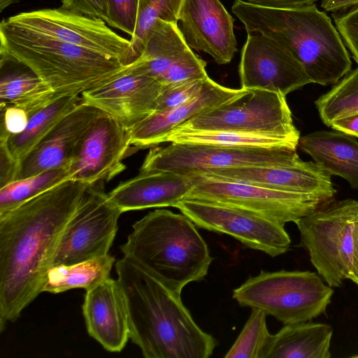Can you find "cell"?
Here are the masks:
<instances>
[{"mask_svg": "<svg viewBox=\"0 0 358 358\" xmlns=\"http://www.w3.org/2000/svg\"><path fill=\"white\" fill-rule=\"evenodd\" d=\"M90 184L67 180L0 215V330L41 292L66 227Z\"/></svg>", "mask_w": 358, "mask_h": 358, "instance_id": "6da1fadb", "label": "cell"}, {"mask_svg": "<svg viewBox=\"0 0 358 358\" xmlns=\"http://www.w3.org/2000/svg\"><path fill=\"white\" fill-rule=\"evenodd\" d=\"M129 314L130 339L145 358H208L216 341L195 322L181 296L127 257L115 263Z\"/></svg>", "mask_w": 358, "mask_h": 358, "instance_id": "7a4b0ae2", "label": "cell"}, {"mask_svg": "<svg viewBox=\"0 0 358 358\" xmlns=\"http://www.w3.org/2000/svg\"><path fill=\"white\" fill-rule=\"evenodd\" d=\"M231 11L248 34L271 37L303 65L311 83L336 84L351 69L349 53L330 17L315 4L284 10L235 0Z\"/></svg>", "mask_w": 358, "mask_h": 358, "instance_id": "3957f363", "label": "cell"}, {"mask_svg": "<svg viewBox=\"0 0 358 358\" xmlns=\"http://www.w3.org/2000/svg\"><path fill=\"white\" fill-rule=\"evenodd\" d=\"M120 250L180 296L186 285L206 277L213 260L195 224L165 209L136 221Z\"/></svg>", "mask_w": 358, "mask_h": 358, "instance_id": "277c9868", "label": "cell"}, {"mask_svg": "<svg viewBox=\"0 0 358 358\" xmlns=\"http://www.w3.org/2000/svg\"><path fill=\"white\" fill-rule=\"evenodd\" d=\"M1 65L13 61L62 96L80 94L121 75L128 66L92 50L0 23Z\"/></svg>", "mask_w": 358, "mask_h": 358, "instance_id": "5b68a950", "label": "cell"}, {"mask_svg": "<svg viewBox=\"0 0 358 358\" xmlns=\"http://www.w3.org/2000/svg\"><path fill=\"white\" fill-rule=\"evenodd\" d=\"M334 290L316 273L262 271L234 289L243 307L259 308L284 324L310 322L325 313Z\"/></svg>", "mask_w": 358, "mask_h": 358, "instance_id": "8992f818", "label": "cell"}, {"mask_svg": "<svg viewBox=\"0 0 358 358\" xmlns=\"http://www.w3.org/2000/svg\"><path fill=\"white\" fill-rule=\"evenodd\" d=\"M176 130L260 134L285 138L297 145L300 138L286 96L257 89L243 90L237 96L203 112Z\"/></svg>", "mask_w": 358, "mask_h": 358, "instance_id": "52a82bcc", "label": "cell"}, {"mask_svg": "<svg viewBox=\"0 0 358 358\" xmlns=\"http://www.w3.org/2000/svg\"><path fill=\"white\" fill-rule=\"evenodd\" d=\"M327 203L295 224L301 245L308 252L319 275L329 286L338 287L349 277L358 201Z\"/></svg>", "mask_w": 358, "mask_h": 358, "instance_id": "ba28073f", "label": "cell"}, {"mask_svg": "<svg viewBox=\"0 0 358 358\" xmlns=\"http://www.w3.org/2000/svg\"><path fill=\"white\" fill-rule=\"evenodd\" d=\"M192 188L184 199L221 203L285 225L296 222L329 201L316 196L285 192L189 173Z\"/></svg>", "mask_w": 358, "mask_h": 358, "instance_id": "9c48e42d", "label": "cell"}, {"mask_svg": "<svg viewBox=\"0 0 358 358\" xmlns=\"http://www.w3.org/2000/svg\"><path fill=\"white\" fill-rule=\"evenodd\" d=\"M299 158L296 148H234L171 143L151 148L140 172L173 171L183 173L248 166H271Z\"/></svg>", "mask_w": 358, "mask_h": 358, "instance_id": "30bf717a", "label": "cell"}, {"mask_svg": "<svg viewBox=\"0 0 358 358\" xmlns=\"http://www.w3.org/2000/svg\"><path fill=\"white\" fill-rule=\"evenodd\" d=\"M122 213L106 193L103 181L90 184L66 227L52 266L108 255Z\"/></svg>", "mask_w": 358, "mask_h": 358, "instance_id": "8fae6325", "label": "cell"}, {"mask_svg": "<svg viewBox=\"0 0 358 358\" xmlns=\"http://www.w3.org/2000/svg\"><path fill=\"white\" fill-rule=\"evenodd\" d=\"M8 24L71 43L129 65L130 40L118 35L100 18L58 8H45L3 19Z\"/></svg>", "mask_w": 358, "mask_h": 358, "instance_id": "7c38bea8", "label": "cell"}, {"mask_svg": "<svg viewBox=\"0 0 358 358\" xmlns=\"http://www.w3.org/2000/svg\"><path fill=\"white\" fill-rule=\"evenodd\" d=\"M195 225L224 234L248 248L273 257L289 248L291 239L283 224L257 214L215 202L182 199L175 206Z\"/></svg>", "mask_w": 358, "mask_h": 358, "instance_id": "4fadbf2b", "label": "cell"}, {"mask_svg": "<svg viewBox=\"0 0 358 358\" xmlns=\"http://www.w3.org/2000/svg\"><path fill=\"white\" fill-rule=\"evenodd\" d=\"M241 89L289 93L310 83L301 62L275 39L248 34L239 64Z\"/></svg>", "mask_w": 358, "mask_h": 358, "instance_id": "5bb4252c", "label": "cell"}, {"mask_svg": "<svg viewBox=\"0 0 358 358\" xmlns=\"http://www.w3.org/2000/svg\"><path fill=\"white\" fill-rule=\"evenodd\" d=\"M131 147L127 130L103 114L77 147L69 166L70 180L88 184L110 180L125 169L122 160Z\"/></svg>", "mask_w": 358, "mask_h": 358, "instance_id": "9a60e30c", "label": "cell"}, {"mask_svg": "<svg viewBox=\"0 0 358 358\" xmlns=\"http://www.w3.org/2000/svg\"><path fill=\"white\" fill-rule=\"evenodd\" d=\"M215 178L269 189L310 194L330 201L336 190L331 175L313 162L300 157L287 164L236 166L196 172Z\"/></svg>", "mask_w": 358, "mask_h": 358, "instance_id": "2e32d148", "label": "cell"}, {"mask_svg": "<svg viewBox=\"0 0 358 358\" xmlns=\"http://www.w3.org/2000/svg\"><path fill=\"white\" fill-rule=\"evenodd\" d=\"M163 85L157 80L126 70L111 80L81 94L127 130L155 111Z\"/></svg>", "mask_w": 358, "mask_h": 358, "instance_id": "e0dca14e", "label": "cell"}, {"mask_svg": "<svg viewBox=\"0 0 358 358\" xmlns=\"http://www.w3.org/2000/svg\"><path fill=\"white\" fill-rule=\"evenodd\" d=\"M234 20L220 0H185L179 29L192 50L205 52L217 64H225L237 51Z\"/></svg>", "mask_w": 358, "mask_h": 358, "instance_id": "ac0fdd59", "label": "cell"}, {"mask_svg": "<svg viewBox=\"0 0 358 358\" xmlns=\"http://www.w3.org/2000/svg\"><path fill=\"white\" fill-rule=\"evenodd\" d=\"M104 113L82 100L20 162L16 180L69 166L84 135Z\"/></svg>", "mask_w": 358, "mask_h": 358, "instance_id": "d6986e66", "label": "cell"}, {"mask_svg": "<svg viewBox=\"0 0 358 358\" xmlns=\"http://www.w3.org/2000/svg\"><path fill=\"white\" fill-rule=\"evenodd\" d=\"M89 335L106 350L120 352L130 338L127 302L118 280L110 277L87 290L82 306Z\"/></svg>", "mask_w": 358, "mask_h": 358, "instance_id": "ffe728a7", "label": "cell"}, {"mask_svg": "<svg viewBox=\"0 0 358 358\" xmlns=\"http://www.w3.org/2000/svg\"><path fill=\"white\" fill-rule=\"evenodd\" d=\"M243 90L224 87L208 77L201 91L185 103L155 111L128 129L130 145L143 148L164 143L176 129L203 112L237 96Z\"/></svg>", "mask_w": 358, "mask_h": 358, "instance_id": "44dd1931", "label": "cell"}, {"mask_svg": "<svg viewBox=\"0 0 358 358\" xmlns=\"http://www.w3.org/2000/svg\"><path fill=\"white\" fill-rule=\"evenodd\" d=\"M192 188L190 176L173 171L139 172L108 193L122 213L152 208L175 207Z\"/></svg>", "mask_w": 358, "mask_h": 358, "instance_id": "7402d4cb", "label": "cell"}, {"mask_svg": "<svg viewBox=\"0 0 358 358\" xmlns=\"http://www.w3.org/2000/svg\"><path fill=\"white\" fill-rule=\"evenodd\" d=\"M197 55L187 45L178 24L157 20L148 32L141 55L128 70L159 80Z\"/></svg>", "mask_w": 358, "mask_h": 358, "instance_id": "603a6c76", "label": "cell"}, {"mask_svg": "<svg viewBox=\"0 0 358 358\" xmlns=\"http://www.w3.org/2000/svg\"><path fill=\"white\" fill-rule=\"evenodd\" d=\"M298 145L329 174L358 189V141L354 136L340 131H315L301 137Z\"/></svg>", "mask_w": 358, "mask_h": 358, "instance_id": "cb8c5ba5", "label": "cell"}, {"mask_svg": "<svg viewBox=\"0 0 358 358\" xmlns=\"http://www.w3.org/2000/svg\"><path fill=\"white\" fill-rule=\"evenodd\" d=\"M331 326L310 322L285 324L271 335L262 358H329Z\"/></svg>", "mask_w": 358, "mask_h": 358, "instance_id": "d4e9b609", "label": "cell"}, {"mask_svg": "<svg viewBox=\"0 0 358 358\" xmlns=\"http://www.w3.org/2000/svg\"><path fill=\"white\" fill-rule=\"evenodd\" d=\"M61 96L30 69L6 73L0 80V107L17 106L29 117Z\"/></svg>", "mask_w": 358, "mask_h": 358, "instance_id": "484cf974", "label": "cell"}, {"mask_svg": "<svg viewBox=\"0 0 358 358\" xmlns=\"http://www.w3.org/2000/svg\"><path fill=\"white\" fill-rule=\"evenodd\" d=\"M81 101L80 94L63 96L30 116L25 130L8 140L14 157L21 162Z\"/></svg>", "mask_w": 358, "mask_h": 358, "instance_id": "4316f807", "label": "cell"}, {"mask_svg": "<svg viewBox=\"0 0 358 358\" xmlns=\"http://www.w3.org/2000/svg\"><path fill=\"white\" fill-rule=\"evenodd\" d=\"M115 262V257L108 254L77 264L52 266L43 292L58 294L76 288L89 290L110 277Z\"/></svg>", "mask_w": 358, "mask_h": 358, "instance_id": "83f0119b", "label": "cell"}, {"mask_svg": "<svg viewBox=\"0 0 358 358\" xmlns=\"http://www.w3.org/2000/svg\"><path fill=\"white\" fill-rule=\"evenodd\" d=\"M165 142L217 145L234 148H296L297 144L279 137L229 131L176 130Z\"/></svg>", "mask_w": 358, "mask_h": 358, "instance_id": "f1b7e54d", "label": "cell"}, {"mask_svg": "<svg viewBox=\"0 0 358 358\" xmlns=\"http://www.w3.org/2000/svg\"><path fill=\"white\" fill-rule=\"evenodd\" d=\"M67 180H70L69 166L49 169L10 182L0 189V215Z\"/></svg>", "mask_w": 358, "mask_h": 358, "instance_id": "f546056e", "label": "cell"}, {"mask_svg": "<svg viewBox=\"0 0 358 358\" xmlns=\"http://www.w3.org/2000/svg\"><path fill=\"white\" fill-rule=\"evenodd\" d=\"M185 0H138L135 31L131 37L129 65L142 54L149 31L157 20L178 24Z\"/></svg>", "mask_w": 358, "mask_h": 358, "instance_id": "4dcf8cb0", "label": "cell"}, {"mask_svg": "<svg viewBox=\"0 0 358 358\" xmlns=\"http://www.w3.org/2000/svg\"><path fill=\"white\" fill-rule=\"evenodd\" d=\"M322 122L328 127L335 120L358 113V66L315 102Z\"/></svg>", "mask_w": 358, "mask_h": 358, "instance_id": "1f68e13d", "label": "cell"}, {"mask_svg": "<svg viewBox=\"0 0 358 358\" xmlns=\"http://www.w3.org/2000/svg\"><path fill=\"white\" fill-rule=\"evenodd\" d=\"M251 314L225 358H262L272 334L266 325V314L251 308Z\"/></svg>", "mask_w": 358, "mask_h": 358, "instance_id": "d6a6232c", "label": "cell"}, {"mask_svg": "<svg viewBox=\"0 0 358 358\" xmlns=\"http://www.w3.org/2000/svg\"><path fill=\"white\" fill-rule=\"evenodd\" d=\"M206 80L197 79L163 85L155 111L167 110L185 103L201 91Z\"/></svg>", "mask_w": 358, "mask_h": 358, "instance_id": "836d02e7", "label": "cell"}, {"mask_svg": "<svg viewBox=\"0 0 358 358\" xmlns=\"http://www.w3.org/2000/svg\"><path fill=\"white\" fill-rule=\"evenodd\" d=\"M106 24L133 36L137 20L138 0H107Z\"/></svg>", "mask_w": 358, "mask_h": 358, "instance_id": "e575fe53", "label": "cell"}, {"mask_svg": "<svg viewBox=\"0 0 358 358\" xmlns=\"http://www.w3.org/2000/svg\"><path fill=\"white\" fill-rule=\"evenodd\" d=\"M333 16L337 30L358 64V6L346 13Z\"/></svg>", "mask_w": 358, "mask_h": 358, "instance_id": "d590c367", "label": "cell"}, {"mask_svg": "<svg viewBox=\"0 0 358 358\" xmlns=\"http://www.w3.org/2000/svg\"><path fill=\"white\" fill-rule=\"evenodd\" d=\"M29 115L17 106L1 107L0 138L8 139L22 133L27 127Z\"/></svg>", "mask_w": 358, "mask_h": 358, "instance_id": "8d00e7d4", "label": "cell"}, {"mask_svg": "<svg viewBox=\"0 0 358 358\" xmlns=\"http://www.w3.org/2000/svg\"><path fill=\"white\" fill-rule=\"evenodd\" d=\"M60 8L92 17L108 20L107 0H62Z\"/></svg>", "mask_w": 358, "mask_h": 358, "instance_id": "74e56055", "label": "cell"}, {"mask_svg": "<svg viewBox=\"0 0 358 358\" xmlns=\"http://www.w3.org/2000/svg\"><path fill=\"white\" fill-rule=\"evenodd\" d=\"M20 164L10 150L8 139L0 138V189L16 180Z\"/></svg>", "mask_w": 358, "mask_h": 358, "instance_id": "f35d334b", "label": "cell"}, {"mask_svg": "<svg viewBox=\"0 0 358 358\" xmlns=\"http://www.w3.org/2000/svg\"><path fill=\"white\" fill-rule=\"evenodd\" d=\"M318 0H246L247 2L263 7L294 10L310 6Z\"/></svg>", "mask_w": 358, "mask_h": 358, "instance_id": "ab89813d", "label": "cell"}, {"mask_svg": "<svg viewBox=\"0 0 358 358\" xmlns=\"http://www.w3.org/2000/svg\"><path fill=\"white\" fill-rule=\"evenodd\" d=\"M329 127L334 130L358 137V113L335 120Z\"/></svg>", "mask_w": 358, "mask_h": 358, "instance_id": "60d3db41", "label": "cell"}, {"mask_svg": "<svg viewBox=\"0 0 358 358\" xmlns=\"http://www.w3.org/2000/svg\"><path fill=\"white\" fill-rule=\"evenodd\" d=\"M348 279L358 285V215L352 230V252Z\"/></svg>", "mask_w": 358, "mask_h": 358, "instance_id": "b9f144b4", "label": "cell"}, {"mask_svg": "<svg viewBox=\"0 0 358 358\" xmlns=\"http://www.w3.org/2000/svg\"><path fill=\"white\" fill-rule=\"evenodd\" d=\"M321 6L325 10L336 12L358 6V0H322Z\"/></svg>", "mask_w": 358, "mask_h": 358, "instance_id": "7bdbcfd3", "label": "cell"}, {"mask_svg": "<svg viewBox=\"0 0 358 358\" xmlns=\"http://www.w3.org/2000/svg\"><path fill=\"white\" fill-rule=\"evenodd\" d=\"M20 0H0V11L2 12L3 9L8 6L19 2Z\"/></svg>", "mask_w": 358, "mask_h": 358, "instance_id": "ee69618b", "label": "cell"}, {"mask_svg": "<svg viewBox=\"0 0 358 358\" xmlns=\"http://www.w3.org/2000/svg\"><path fill=\"white\" fill-rule=\"evenodd\" d=\"M351 357L358 358V355L351 356Z\"/></svg>", "mask_w": 358, "mask_h": 358, "instance_id": "f6af8a7d", "label": "cell"}]
</instances>
